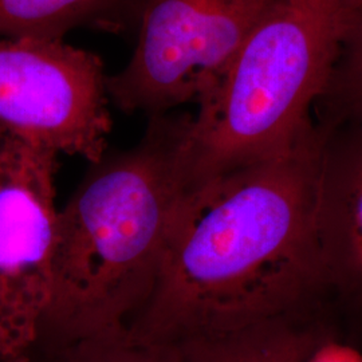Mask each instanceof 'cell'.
Wrapping results in <instances>:
<instances>
[{
    "label": "cell",
    "instance_id": "cell-1",
    "mask_svg": "<svg viewBox=\"0 0 362 362\" xmlns=\"http://www.w3.org/2000/svg\"><path fill=\"white\" fill-rule=\"evenodd\" d=\"M320 148L314 122L285 152L184 192L130 334L181 345L293 317L327 282Z\"/></svg>",
    "mask_w": 362,
    "mask_h": 362
},
{
    "label": "cell",
    "instance_id": "cell-2",
    "mask_svg": "<svg viewBox=\"0 0 362 362\" xmlns=\"http://www.w3.org/2000/svg\"><path fill=\"white\" fill-rule=\"evenodd\" d=\"M191 116H152L141 143L101 158L58 211L50 305L57 342L129 329L155 290L184 187Z\"/></svg>",
    "mask_w": 362,
    "mask_h": 362
},
{
    "label": "cell",
    "instance_id": "cell-3",
    "mask_svg": "<svg viewBox=\"0 0 362 362\" xmlns=\"http://www.w3.org/2000/svg\"><path fill=\"white\" fill-rule=\"evenodd\" d=\"M346 18L338 0L272 3L188 121L185 192L285 152L313 128Z\"/></svg>",
    "mask_w": 362,
    "mask_h": 362
},
{
    "label": "cell",
    "instance_id": "cell-4",
    "mask_svg": "<svg viewBox=\"0 0 362 362\" xmlns=\"http://www.w3.org/2000/svg\"><path fill=\"white\" fill-rule=\"evenodd\" d=\"M275 0H145L128 65L107 77L125 112L167 113L206 98Z\"/></svg>",
    "mask_w": 362,
    "mask_h": 362
},
{
    "label": "cell",
    "instance_id": "cell-5",
    "mask_svg": "<svg viewBox=\"0 0 362 362\" xmlns=\"http://www.w3.org/2000/svg\"><path fill=\"white\" fill-rule=\"evenodd\" d=\"M107 76L94 52L64 40H0V136L98 163L112 129Z\"/></svg>",
    "mask_w": 362,
    "mask_h": 362
},
{
    "label": "cell",
    "instance_id": "cell-6",
    "mask_svg": "<svg viewBox=\"0 0 362 362\" xmlns=\"http://www.w3.org/2000/svg\"><path fill=\"white\" fill-rule=\"evenodd\" d=\"M57 156L0 136V362H30L50 305Z\"/></svg>",
    "mask_w": 362,
    "mask_h": 362
},
{
    "label": "cell",
    "instance_id": "cell-7",
    "mask_svg": "<svg viewBox=\"0 0 362 362\" xmlns=\"http://www.w3.org/2000/svg\"><path fill=\"white\" fill-rule=\"evenodd\" d=\"M315 125L321 136L320 224L327 282L362 293V121Z\"/></svg>",
    "mask_w": 362,
    "mask_h": 362
},
{
    "label": "cell",
    "instance_id": "cell-8",
    "mask_svg": "<svg viewBox=\"0 0 362 362\" xmlns=\"http://www.w3.org/2000/svg\"><path fill=\"white\" fill-rule=\"evenodd\" d=\"M145 0H0V37L62 40L76 28H139Z\"/></svg>",
    "mask_w": 362,
    "mask_h": 362
},
{
    "label": "cell",
    "instance_id": "cell-9",
    "mask_svg": "<svg viewBox=\"0 0 362 362\" xmlns=\"http://www.w3.org/2000/svg\"><path fill=\"white\" fill-rule=\"evenodd\" d=\"M320 338L293 317L179 345L182 362H303Z\"/></svg>",
    "mask_w": 362,
    "mask_h": 362
},
{
    "label": "cell",
    "instance_id": "cell-10",
    "mask_svg": "<svg viewBox=\"0 0 362 362\" xmlns=\"http://www.w3.org/2000/svg\"><path fill=\"white\" fill-rule=\"evenodd\" d=\"M314 113L318 122L362 121V11L349 13Z\"/></svg>",
    "mask_w": 362,
    "mask_h": 362
},
{
    "label": "cell",
    "instance_id": "cell-11",
    "mask_svg": "<svg viewBox=\"0 0 362 362\" xmlns=\"http://www.w3.org/2000/svg\"><path fill=\"white\" fill-rule=\"evenodd\" d=\"M50 362H182L179 345L144 341L128 330L59 342Z\"/></svg>",
    "mask_w": 362,
    "mask_h": 362
},
{
    "label": "cell",
    "instance_id": "cell-12",
    "mask_svg": "<svg viewBox=\"0 0 362 362\" xmlns=\"http://www.w3.org/2000/svg\"><path fill=\"white\" fill-rule=\"evenodd\" d=\"M303 362H362V353L339 342L318 341Z\"/></svg>",
    "mask_w": 362,
    "mask_h": 362
},
{
    "label": "cell",
    "instance_id": "cell-13",
    "mask_svg": "<svg viewBox=\"0 0 362 362\" xmlns=\"http://www.w3.org/2000/svg\"><path fill=\"white\" fill-rule=\"evenodd\" d=\"M348 13L362 11V0H338Z\"/></svg>",
    "mask_w": 362,
    "mask_h": 362
}]
</instances>
